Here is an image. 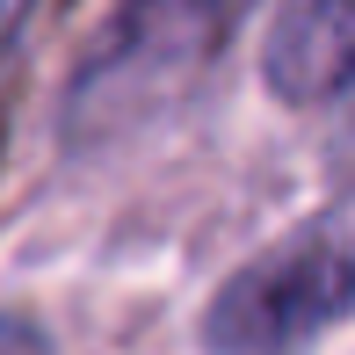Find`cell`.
I'll return each instance as SVG.
<instances>
[{
    "label": "cell",
    "mask_w": 355,
    "mask_h": 355,
    "mask_svg": "<svg viewBox=\"0 0 355 355\" xmlns=\"http://www.w3.org/2000/svg\"><path fill=\"white\" fill-rule=\"evenodd\" d=\"M355 312V211H327L218 283L203 312L211 355H304Z\"/></svg>",
    "instance_id": "obj_1"
},
{
    "label": "cell",
    "mask_w": 355,
    "mask_h": 355,
    "mask_svg": "<svg viewBox=\"0 0 355 355\" xmlns=\"http://www.w3.org/2000/svg\"><path fill=\"white\" fill-rule=\"evenodd\" d=\"M261 73L283 102L355 94V0H297V8H283L276 29H268Z\"/></svg>",
    "instance_id": "obj_2"
},
{
    "label": "cell",
    "mask_w": 355,
    "mask_h": 355,
    "mask_svg": "<svg viewBox=\"0 0 355 355\" xmlns=\"http://www.w3.org/2000/svg\"><path fill=\"white\" fill-rule=\"evenodd\" d=\"M29 29V8H0V87H8V66H15V37Z\"/></svg>",
    "instance_id": "obj_3"
}]
</instances>
